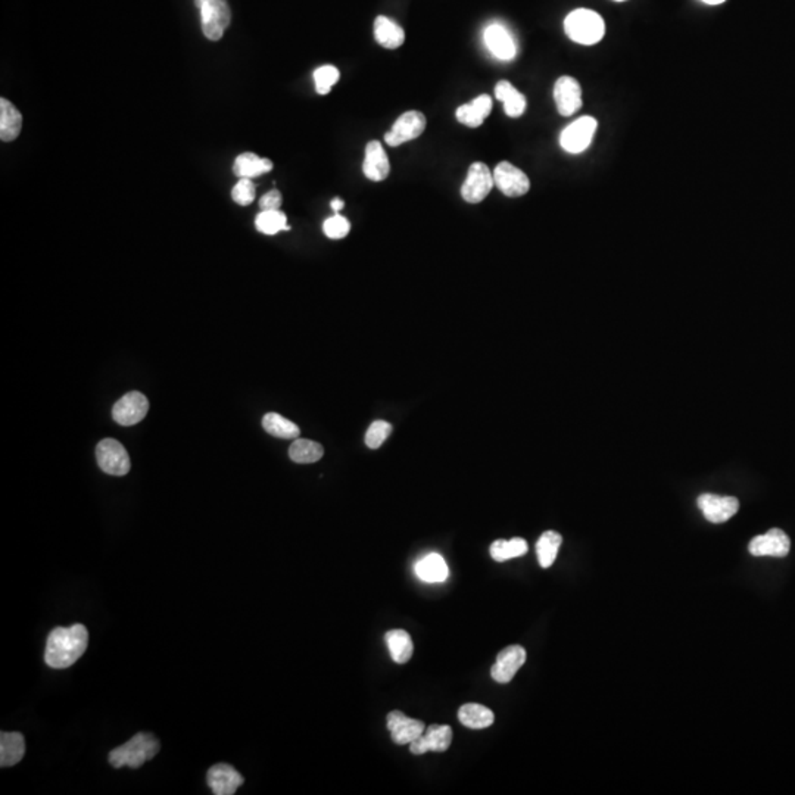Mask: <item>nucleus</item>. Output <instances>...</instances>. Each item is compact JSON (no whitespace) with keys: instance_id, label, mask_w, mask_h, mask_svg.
<instances>
[{"instance_id":"1","label":"nucleus","mask_w":795,"mask_h":795,"mask_svg":"<svg viewBox=\"0 0 795 795\" xmlns=\"http://www.w3.org/2000/svg\"><path fill=\"white\" fill-rule=\"evenodd\" d=\"M88 644V632L84 624L53 629L46 642L44 661L52 669L71 668L86 653Z\"/></svg>"},{"instance_id":"2","label":"nucleus","mask_w":795,"mask_h":795,"mask_svg":"<svg viewBox=\"0 0 795 795\" xmlns=\"http://www.w3.org/2000/svg\"><path fill=\"white\" fill-rule=\"evenodd\" d=\"M161 750L158 739L148 732H141L130 741L119 745L110 753V763L115 769L128 766L132 769H139L146 761H152Z\"/></svg>"},{"instance_id":"3","label":"nucleus","mask_w":795,"mask_h":795,"mask_svg":"<svg viewBox=\"0 0 795 795\" xmlns=\"http://www.w3.org/2000/svg\"><path fill=\"white\" fill-rule=\"evenodd\" d=\"M564 31L569 39L579 44H595L606 34V24L601 15L591 9H576L564 19Z\"/></svg>"},{"instance_id":"4","label":"nucleus","mask_w":795,"mask_h":795,"mask_svg":"<svg viewBox=\"0 0 795 795\" xmlns=\"http://www.w3.org/2000/svg\"><path fill=\"white\" fill-rule=\"evenodd\" d=\"M199 11L203 18V35L211 42H218L232 22V11L227 0H208Z\"/></svg>"},{"instance_id":"5","label":"nucleus","mask_w":795,"mask_h":795,"mask_svg":"<svg viewBox=\"0 0 795 795\" xmlns=\"http://www.w3.org/2000/svg\"><path fill=\"white\" fill-rule=\"evenodd\" d=\"M96 460L106 475L126 476L132 467L127 451L115 440H103L97 444Z\"/></svg>"},{"instance_id":"6","label":"nucleus","mask_w":795,"mask_h":795,"mask_svg":"<svg viewBox=\"0 0 795 795\" xmlns=\"http://www.w3.org/2000/svg\"><path fill=\"white\" fill-rule=\"evenodd\" d=\"M426 117L418 111H407L396 119L391 132L385 134L386 145L392 148L404 145L407 141H414L422 136L426 130Z\"/></svg>"},{"instance_id":"7","label":"nucleus","mask_w":795,"mask_h":795,"mask_svg":"<svg viewBox=\"0 0 795 795\" xmlns=\"http://www.w3.org/2000/svg\"><path fill=\"white\" fill-rule=\"evenodd\" d=\"M597 119L592 117H582L575 123L567 126L560 136V145L569 154H580L588 149L593 134L597 132Z\"/></svg>"},{"instance_id":"8","label":"nucleus","mask_w":795,"mask_h":795,"mask_svg":"<svg viewBox=\"0 0 795 795\" xmlns=\"http://www.w3.org/2000/svg\"><path fill=\"white\" fill-rule=\"evenodd\" d=\"M493 172L484 163L471 164L466 180L462 186V196L466 203H479L493 190Z\"/></svg>"},{"instance_id":"9","label":"nucleus","mask_w":795,"mask_h":795,"mask_svg":"<svg viewBox=\"0 0 795 795\" xmlns=\"http://www.w3.org/2000/svg\"><path fill=\"white\" fill-rule=\"evenodd\" d=\"M493 183L508 198H519L531 189L529 177L520 168L507 161L498 164L493 170Z\"/></svg>"},{"instance_id":"10","label":"nucleus","mask_w":795,"mask_h":795,"mask_svg":"<svg viewBox=\"0 0 795 795\" xmlns=\"http://www.w3.org/2000/svg\"><path fill=\"white\" fill-rule=\"evenodd\" d=\"M149 401L141 392H130L124 395L112 409V417L121 426H133L148 416Z\"/></svg>"},{"instance_id":"11","label":"nucleus","mask_w":795,"mask_h":795,"mask_svg":"<svg viewBox=\"0 0 795 795\" xmlns=\"http://www.w3.org/2000/svg\"><path fill=\"white\" fill-rule=\"evenodd\" d=\"M791 549V540L790 536L783 531V529H770L765 535H759L753 538L752 542L748 545V551L754 557H787Z\"/></svg>"},{"instance_id":"12","label":"nucleus","mask_w":795,"mask_h":795,"mask_svg":"<svg viewBox=\"0 0 795 795\" xmlns=\"http://www.w3.org/2000/svg\"><path fill=\"white\" fill-rule=\"evenodd\" d=\"M699 510L710 524H725L739 510V501L734 497H719L715 493H703L697 500Z\"/></svg>"},{"instance_id":"13","label":"nucleus","mask_w":795,"mask_h":795,"mask_svg":"<svg viewBox=\"0 0 795 795\" xmlns=\"http://www.w3.org/2000/svg\"><path fill=\"white\" fill-rule=\"evenodd\" d=\"M453 743V730L448 725H432L424 730L422 737L409 744V750L414 756H422L427 752L444 753Z\"/></svg>"},{"instance_id":"14","label":"nucleus","mask_w":795,"mask_h":795,"mask_svg":"<svg viewBox=\"0 0 795 795\" xmlns=\"http://www.w3.org/2000/svg\"><path fill=\"white\" fill-rule=\"evenodd\" d=\"M554 99L558 112L562 117H570L582 108V88L577 80L562 75L554 86Z\"/></svg>"},{"instance_id":"15","label":"nucleus","mask_w":795,"mask_h":795,"mask_svg":"<svg viewBox=\"0 0 795 795\" xmlns=\"http://www.w3.org/2000/svg\"><path fill=\"white\" fill-rule=\"evenodd\" d=\"M526 661V650L524 646H510L500 651L497 661L491 669V677L493 681L498 684H508L513 681L516 673L519 672V669L524 666Z\"/></svg>"},{"instance_id":"16","label":"nucleus","mask_w":795,"mask_h":795,"mask_svg":"<svg viewBox=\"0 0 795 795\" xmlns=\"http://www.w3.org/2000/svg\"><path fill=\"white\" fill-rule=\"evenodd\" d=\"M386 719L387 728L391 730L392 741L398 744V745H407V744L413 743L414 739L422 737L424 734V730H426V726H424L423 722L405 716L404 713L400 712V710H394V712L389 713Z\"/></svg>"},{"instance_id":"17","label":"nucleus","mask_w":795,"mask_h":795,"mask_svg":"<svg viewBox=\"0 0 795 795\" xmlns=\"http://www.w3.org/2000/svg\"><path fill=\"white\" fill-rule=\"evenodd\" d=\"M207 783L216 795H233L242 787L245 778L233 766L218 763L208 770Z\"/></svg>"},{"instance_id":"18","label":"nucleus","mask_w":795,"mask_h":795,"mask_svg":"<svg viewBox=\"0 0 795 795\" xmlns=\"http://www.w3.org/2000/svg\"><path fill=\"white\" fill-rule=\"evenodd\" d=\"M484 39L489 52L500 61H511L517 55V46L513 35L501 24L489 26L485 30Z\"/></svg>"},{"instance_id":"19","label":"nucleus","mask_w":795,"mask_h":795,"mask_svg":"<svg viewBox=\"0 0 795 795\" xmlns=\"http://www.w3.org/2000/svg\"><path fill=\"white\" fill-rule=\"evenodd\" d=\"M363 172L371 181L386 180L387 176H389L391 164H389L386 150H385L380 141H369L367 146H365Z\"/></svg>"},{"instance_id":"20","label":"nucleus","mask_w":795,"mask_h":795,"mask_svg":"<svg viewBox=\"0 0 795 795\" xmlns=\"http://www.w3.org/2000/svg\"><path fill=\"white\" fill-rule=\"evenodd\" d=\"M491 111H493V99L488 95H482L473 99L471 103L460 106L455 111V117L467 127L478 128L488 118Z\"/></svg>"},{"instance_id":"21","label":"nucleus","mask_w":795,"mask_h":795,"mask_svg":"<svg viewBox=\"0 0 795 795\" xmlns=\"http://www.w3.org/2000/svg\"><path fill=\"white\" fill-rule=\"evenodd\" d=\"M26 754V739L19 732L0 734V766L11 768L22 761Z\"/></svg>"},{"instance_id":"22","label":"nucleus","mask_w":795,"mask_h":795,"mask_svg":"<svg viewBox=\"0 0 795 795\" xmlns=\"http://www.w3.org/2000/svg\"><path fill=\"white\" fill-rule=\"evenodd\" d=\"M374 37L383 48L398 49L404 44L405 31L400 24L380 15L374 21Z\"/></svg>"},{"instance_id":"23","label":"nucleus","mask_w":795,"mask_h":795,"mask_svg":"<svg viewBox=\"0 0 795 795\" xmlns=\"http://www.w3.org/2000/svg\"><path fill=\"white\" fill-rule=\"evenodd\" d=\"M416 573L427 584H440L447 580L449 570L444 557L440 554L432 553L427 554L426 557H423L420 562H417Z\"/></svg>"},{"instance_id":"24","label":"nucleus","mask_w":795,"mask_h":795,"mask_svg":"<svg viewBox=\"0 0 795 795\" xmlns=\"http://www.w3.org/2000/svg\"><path fill=\"white\" fill-rule=\"evenodd\" d=\"M272 163L268 158H261L256 154L247 152V154L239 155L234 161L233 172L234 176L239 179H256V177L263 176L271 172Z\"/></svg>"},{"instance_id":"25","label":"nucleus","mask_w":795,"mask_h":795,"mask_svg":"<svg viewBox=\"0 0 795 795\" xmlns=\"http://www.w3.org/2000/svg\"><path fill=\"white\" fill-rule=\"evenodd\" d=\"M495 96H497L498 101H501L504 103L506 114L511 117V118L522 117L524 111H526V105H528L526 97L506 80H502L495 86Z\"/></svg>"},{"instance_id":"26","label":"nucleus","mask_w":795,"mask_h":795,"mask_svg":"<svg viewBox=\"0 0 795 795\" xmlns=\"http://www.w3.org/2000/svg\"><path fill=\"white\" fill-rule=\"evenodd\" d=\"M22 128V115L15 106L2 97L0 99V139L13 141L19 136Z\"/></svg>"},{"instance_id":"27","label":"nucleus","mask_w":795,"mask_h":795,"mask_svg":"<svg viewBox=\"0 0 795 795\" xmlns=\"http://www.w3.org/2000/svg\"><path fill=\"white\" fill-rule=\"evenodd\" d=\"M387 648L396 664H405L413 657V639L404 629H394L385 635Z\"/></svg>"},{"instance_id":"28","label":"nucleus","mask_w":795,"mask_h":795,"mask_svg":"<svg viewBox=\"0 0 795 795\" xmlns=\"http://www.w3.org/2000/svg\"><path fill=\"white\" fill-rule=\"evenodd\" d=\"M458 721L470 730H485L495 722V715L482 704H464L458 710Z\"/></svg>"},{"instance_id":"29","label":"nucleus","mask_w":795,"mask_h":795,"mask_svg":"<svg viewBox=\"0 0 795 795\" xmlns=\"http://www.w3.org/2000/svg\"><path fill=\"white\" fill-rule=\"evenodd\" d=\"M562 538L560 533L554 531H547L540 535L536 542V555L540 567L548 569L553 566L557 558L558 549L562 547Z\"/></svg>"},{"instance_id":"30","label":"nucleus","mask_w":795,"mask_h":795,"mask_svg":"<svg viewBox=\"0 0 795 795\" xmlns=\"http://www.w3.org/2000/svg\"><path fill=\"white\" fill-rule=\"evenodd\" d=\"M263 427L267 433L274 438H280V440H296L301 433L299 427L294 422H290L277 413L265 414L263 418Z\"/></svg>"},{"instance_id":"31","label":"nucleus","mask_w":795,"mask_h":795,"mask_svg":"<svg viewBox=\"0 0 795 795\" xmlns=\"http://www.w3.org/2000/svg\"><path fill=\"white\" fill-rule=\"evenodd\" d=\"M528 542L524 538H513V539H498L491 545V557L495 562H502L511 558L522 557L528 553Z\"/></svg>"},{"instance_id":"32","label":"nucleus","mask_w":795,"mask_h":795,"mask_svg":"<svg viewBox=\"0 0 795 795\" xmlns=\"http://www.w3.org/2000/svg\"><path fill=\"white\" fill-rule=\"evenodd\" d=\"M323 455H325V449L318 442H312V440H296L294 444L290 445V460L298 462V464H311V462H320Z\"/></svg>"},{"instance_id":"33","label":"nucleus","mask_w":795,"mask_h":795,"mask_svg":"<svg viewBox=\"0 0 795 795\" xmlns=\"http://www.w3.org/2000/svg\"><path fill=\"white\" fill-rule=\"evenodd\" d=\"M256 227L260 233L277 234L279 232H287L290 230L287 226V218L285 214L277 210V211H261L256 218Z\"/></svg>"},{"instance_id":"34","label":"nucleus","mask_w":795,"mask_h":795,"mask_svg":"<svg viewBox=\"0 0 795 795\" xmlns=\"http://www.w3.org/2000/svg\"><path fill=\"white\" fill-rule=\"evenodd\" d=\"M314 83L318 95H327L340 79V73L333 65H323L314 71Z\"/></svg>"},{"instance_id":"35","label":"nucleus","mask_w":795,"mask_h":795,"mask_svg":"<svg viewBox=\"0 0 795 795\" xmlns=\"http://www.w3.org/2000/svg\"><path fill=\"white\" fill-rule=\"evenodd\" d=\"M392 433V424L383 420H378L370 424L365 433V445L370 449H378L382 447L383 442L389 438Z\"/></svg>"},{"instance_id":"36","label":"nucleus","mask_w":795,"mask_h":795,"mask_svg":"<svg viewBox=\"0 0 795 795\" xmlns=\"http://www.w3.org/2000/svg\"><path fill=\"white\" fill-rule=\"evenodd\" d=\"M349 230H351V223L345 217L340 216V214L330 217L323 225V232H325V236L329 239H333V241L347 238Z\"/></svg>"},{"instance_id":"37","label":"nucleus","mask_w":795,"mask_h":795,"mask_svg":"<svg viewBox=\"0 0 795 795\" xmlns=\"http://www.w3.org/2000/svg\"><path fill=\"white\" fill-rule=\"evenodd\" d=\"M256 187L251 179H241L232 190V198L241 207H248L256 199Z\"/></svg>"},{"instance_id":"38","label":"nucleus","mask_w":795,"mask_h":795,"mask_svg":"<svg viewBox=\"0 0 795 795\" xmlns=\"http://www.w3.org/2000/svg\"><path fill=\"white\" fill-rule=\"evenodd\" d=\"M281 203H283V198H281L280 192L276 189L270 190L261 198V211H277V210H280Z\"/></svg>"},{"instance_id":"39","label":"nucleus","mask_w":795,"mask_h":795,"mask_svg":"<svg viewBox=\"0 0 795 795\" xmlns=\"http://www.w3.org/2000/svg\"><path fill=\"white\" fill-rule=\"evenodd\" d=\"M330 207H332V210L338 214L339 211H342L343 207H345V203H343L342 199L334 198L333 201L330 203Z\"/></svg>"},{"instance_id":"40","label":"nucleus","mask_w":795,"mask_h":795,"mask_svg":"<svg viewBox=\"0 0 795 795\" xmlns=\"http://www.w3.org/2000/svg\"><path fill=\"white\" fill-rule=\"evenodd\" d=\"M701 2L707 4H721L726 2V0H701Z\"/></svg>"},{"instance_id":"41","label":"nucleus","mask_w":795,"mask_h":795,"mask_svg":"<svg viewBox=\"0 0 795 795\" xmlns=\"http://www.w3.org/2000/svg\"><path fill=\"white\" fill-rule=\"evenodd\" d=\"M205 2H208V0H195V4H196V8H198V9L203 8V4H205Z\"/></svg>"},{"instance_id":"42","label":"nucleus","mask_w":795,"mask_h":795,"mask_svg":"<svg viewBox=\"0 0 795 795\" xmlns=\"http://www.w3.org/2000/svg\"><path fill=\"white\" fill-rule=\"evenodd\" d=\"M615 2H624V0H615Z\"/></svg>"}]
</instances>
